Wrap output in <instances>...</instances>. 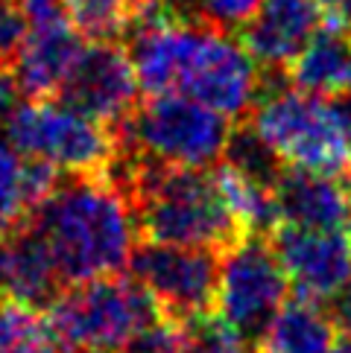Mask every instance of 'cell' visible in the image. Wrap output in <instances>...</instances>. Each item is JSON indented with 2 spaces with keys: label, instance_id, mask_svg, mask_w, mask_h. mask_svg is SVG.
<instances>
[{
  "label": "cell",
  "instance_id": "6da1fadb",
  "mask_svg": "<svg viewBox=\"0 0 351 353\" xmlns=\"http://www.w3.org/2000/svg\"><path fill=\"white\" fill-rule=\"evenodd\" d=\"M27 225L44 239L65 286L129 269L141 239L126 187L94 172L59 179Z\"/></svg>",
  "mask_w": 351,
  "mask_h": 353
},
{
  "label": "cell",
  "instance_id": "7a4b0ae2",
  "mask_svg": "<svg viewBox=\"0 0 351 353\" xmlns=\"http://www.w3.org/2000/svg\"><path fill=\"white\" fill-rule=\"evenodd\" d=\"M106 175L126 187L137 213V228L149 243L225 251L246 236L220 190L217 172L211 170L153 167L117 149Z\"/></svg>",
  "mask_w": 351,
  "mask_h": 353
},
{
  "label": "cell",
  "instance_id": "3957f363",
  "mask_svg": "<svg viewBox=\"0 0 351 353\" xmlns=\"http://www.w3.org/2000/svg\"><path fill=\"white\" fill-rule=\"evenodd\" d=\"M234 123L184 94L137 99L115 137L117 149L135 161L170 170H211L222 161Z\"/></svg>",
  "mask_w": 351,
  "mask_h": 353
},
{
  "label": "cell",
  "instance_id": "277c9868",
  "mask_svg": "<svg viewBox=\"0 0 351 353\" xmlns=\"http://www.w3.org/2000/svg\"><path fill=\"white\" fill-rule=\"evenodd\" d=\"M246 123L284 167L336 175L351 163V137L340 99H325L293 85H269Z\"/></svg>",
  "mask_w": 351,
  "mask_h": 353
},
{
  "label": "cell",
  "instance_id": "5b68a950",
  "mask_svg": "<svg viewBox=\"0 0 351 353\" xmlns=\"http://www.w3.org/2000/svg\"><path fill=\"white\" fill-rule=\"evenodd\" d=\"M164 321L155 298L123 274L70 283L47 310L50 333L65 347L120 353L137 333Z\"/></svg>",
  "mask_w": 351,
  "mask_h": 353
},
{
  "label": "cell",
  "instance_id": "8992f818",
  "mask_svg": "<svg viewBox=\"0 0 351 353\" xmlns=\"http://www.w3.org/2000/svg\"><path fill=\"white\" fill-rule=\"evenodd\" d=\"M3 129L18 152L65 172L106 175L117 158L115 132L59 99H27Z\"/></svg>",
  "mask_w": 351,
  "mask_h": 353
},
{
  "label": "cell",
  "instance_id": "52a82bcc",
  "mask_svg": "<svg viewBox=\"0 0 351 353\" xmlns=\"http://www.w3.org/2000/svg\"><path fill=\"white\" fill-rule=\"evenodd\" d=\"M290 295V281L269 234H246L222 251L217 310L220 319L258 345Z\"/></svg>",
  "mask_w": 351,
  "mask_h": 353
},
{
  "label": "cell",
  "instance_id": "ba28073f",
  "mask_svg": "<svg viewBox=\"0 0 351 353\" xmlns=\"http://www.w3.org/2000/svg\"><path fill=\"white\" fill-rule=\"evenodd\" d=\"M129 272L155 298L167 321L184 324L217 307L220 251L144 239L129 260Z\"/></svg>",
  "mask_w": 351,
  "mask_h": 353
},
{
  "label": "cell",
  "instance_id": "9c48e42d",
  "mask_svg": "<svg viewBox=\"0 0 351 353\" xmlns=\"http://www.w3.org/2000/svg\"><path fill=\"white\" fill-rule=\"evenodd\" d=\"M137 91L141 88L126 47L117 41H88L56 99L115 132L137 105Z\"/></svg>",
  "mask_w": 351,
  "mask_h": 353
},
{
  "label": "cell",
  "instance_id": "30bf717a",
  "mask_svg": "<svg viewBox=\"0 0 351 353\" xmlns=\"http://www.w3.org/2000/svg\"><path fill=\"white\" fill-rule=\"evenodd\" d=\"M269 239L298 298L325 304L351 277V231L278 225Z\"/></svg>",
  "mask_w": 351,
  "mask_h": 353
},
{
  "label": "cell",
  "instance_id": "8fae6325",
  "mask_svg": "<svg viewBox=\"0 0 351 353\" xmlns=\"http://www.w3.org/2000/svg\"><path fill=\"white\" fill-rule=\"evenodd\" d=\"M325 0H260V6L243 27V47L263 70L278 73L331 23Z\"/></svg>",
  "mask_w": 351,
  "mask_h": 353
},
{
  "label": "cell",
  "instance_id": "7c38bea8",
  "mask_svg": "<svg viewBox=\"0 0 351 353\" xmlns=\"http://www.w3.org/2000/svg\"><path fill=\"white\" fill-rule=\"evenodd\" d=\"M61 289L65 281L53 254L30 225L0 234V301L44 312L61 295Z\"/></svg>",
  "mask_w": 351,
  "mask_h": 353
},
{
  "label": "cell",
  "instance_id": "4fadbf2b",
  "mask_svg": "<svg viewBox=\"0 0 351 353\" xmlns=\"http://www.w3.org/2000/svg\"><path fill=\"white\" fill-rule=\"evenodd\" d=\"M88 39L73 23L27 30V39L15 59V79L30 99H56L61 85L79 61Z\"/></svg>",
  "mask_w": 351,
  "mask_h": 353
},
{
  "label": "cell",
  "instance_id": "5bb4252c",
  "mask_svg": "<svg viewBox=\"0 0 351 353\" xmlns=\"http://www.w3.org/2000/svg\"><path fill=\"white\" fill-rule=\"evenodd\" d=\"M278 225H298V228L322 231H351V201L343 181L325 172L284 167L278 184Z\"/></svg>",
  "mask_w": 351,
  "mask_h": 353
},
{
  "label": "cell",
  "instance_id": "9a60e30c",
  "mask_svg": "<svg viewBox=\"0 0 351 353\" xmlns=\"http://www.w3.org/2000/svg\"><path fill=\"white\" fill-rule=\"evenodd\" d=\"M284 73L287 82L298 91L325 99L351 97V32L331 21Z\"/></svg>",
  "mask_w": 351,
  "mask_h": 353
},
{
  "label": "cell",
  "instance_id": "2e32d148",
  "mask_svg": "<svg viewBox=\"0 0 351 353\" xmlns=\"http://www.w3.org/2000/svg\"><path fill=\"white\" fill-rule=\"evenodd\" d=\"M56 181V167L18 152L9 141H0V234L27 225Z\"/></svg>",
  "mask_w": 351,
  "mask_h": 353
},
{
  "label": "cell",
  "instance_id": "e0dca14e",
  "mask_svg": "<svg viewBox=\"0 0 351 353\" xmlns=\"http://www.w3.org/2000/svg\"><path fill=\"white\" fill-rule=\"evenodd\" d=\"M336 330L328 307L296 295L258 339V353H328L336 345Z\"/></svg>",
  "mask_w": 351,
  "mask_h": 353
},
{
  "label": "cell",
  "instance_id": "ac0fdd59",
  "mask_svg": "<svg viewBox=\"0 0 351 353\" xmlns=\"http://www.w3.org/2000/svg\"><path fill=\"white\" fill-rule=\"evenodd\" d=\"M217 172L220 190L229 201L234 219L240 222L243 234H272L278 228V199H275V187L263 184L258 179L231 170L229 163H222Z\"/></svg>",
  "mask_w": 351,
  "mask_h": 353
},
{
  "label": "cell",
  "instance_id": "d6986e66",
  "mask_svg": "<svg viewBox=\"0 0 351 353\" xmlns=\"http://www.w3.org/2000/svg\"><path fill=\"white\" fill-rule=\"evenodd\" d=\"M149 0H65L70 21L88 41H117Z\"/></svg>",
  "mask_w": 351,
  "mask_h": 353
},
{
  "label": "cell",
  "instance_id": "ffe728a7",
  "mask_svg": "<svg viewBox=\"0 0 351 353\" xmlns=\"http://www.w3.org/2000/svg\"><path fill=\"white\" fill-rule=\"evenodd\" d=\"M53 342L50 324L39 310L0 301V353H44Z\"/></svg>",
  "mask_w": 351,
  "mask_h": 353
},
{
  "label": "cell",
  "instance_id": "44dd1931",
  "mask_svg": "<svg viewBox=\"0 0 351 353\" xmlns=\"http://www.w3.org/2000/svg\"><path fill=\"white\" fill-rule=\"evenodd\" d=\"M179 353H258V345L208 312L179 324Z\"/></svg>",
  "mask_w": 351,
  "mask_h": 353
},
{
  "label": "cell",
  "instance_id": "7402d4cb",
  "mask_svg": "<svg viewBox=\"0 0 351 353\" xmlns=\"http://www.w3.org/2000/svg\"><path fill=\"white\" fill-rule=\"evenodd\" d=\"M258 6L260 0H182L184 18L202 21L222 32L243 30L246 21L258 12Z\"/></svg>",
  "mask_w": 351,
  "mask_h": 353
},
{
  "label": "cell",
  "instance_id": "603a6c76",
  "mask_svg": "<svg viewBox=\"0 0 351 353\" xmlns=\"http://www.w3.org/2000/svg\"><path fill=\"white\" fill-rule=\"evenodd\" d=\"M27 39V21L18 0H0V68H12Z\"/></svg>",
  "mask_w": 351,
  "mask_h": 353
},
{
  "label": "cell",
  "instance_id": "cb8c5ba5",
  "mask_svg": "<svg viewBox=\"0 0 351 353\" xmlns=\"http://www.w3.org/2000/svg\"><path fill=\"white\" fill-rule=\"evenodd\" d=\"M120 353H179V324L158 321L155 327L137 333Z\"/></svg>",
  "mask_w": 351,
  "mask_h": 353
},
{
  "label": "cell",
  "instance_id": "d4e9b609",
  "mask_svg": "<svg viewBox=\"0 0 351 353\" xmlns=\"http://www.w3.org/2000/svg\"><path fill=\"white\" fill-rule=\"evenodd\" d=\"M21 85L15 79L12 68H0V125H6L9 114L21 105Z\"/></svg>",
  "mask_w": 351,
  "mask_h": 353
},
{
  "label": "cell",
  "instance_id": "484cf974",
  "mask_svg": "<svg viewBox=\"0 0 351 353\" xmlns=\"http://www.w3.org/2000/svg\"><path fill=\"white\" fill-rule=\"evenodd\" d=\"M328 312L334 324L340 327L343 333H351V277L343 283V289L328 301Z\"/></svg>",
  "mask_w": 351,
  "mask_h": 353
},
{
  "label": "cell",
  "instance_id": "4316f807",
  "mask_svg": "<svg viewBox=\"0 0 351 353\" xmlns=\"http://www.w3.org/2000/svg\"><path fill=\"white\" fill-rule=\"evenodd\" d=\"M325 3H328L331 18L351 32V0H325Z\"/></svg>",
  "mask_w": 351,
  "mask_h": 353
},
{
  "label": "cell",
  "instance_id": "83f0119b",
  "mask_svg": "<svg viewBox=\"0 0 351 353\" xmlns=\"http://www.w3.org/2000/svg\"><path fill=\"white\" fill-rule=\"evenodd\" d=\"M328 353H351V333H345L343 339H336V345Z\"/></svg>",
  "mask_w": 351,
  "mask_h": 353
},
{
  "label": "cell",
  "instance_id": "f1b7e54d",
  "mask_svg": "<svg viewBox=\"0 0 351 353\" xmlns=\"http://www.w3.org/2000/svg\"><path fill=\"white\" fill-rule=\"evenodd\" d=\"M340 108H343V117H345V125H348V137H351V97L340 99Z\"/></svg>",
  "mask_w": 351,
  "mask_h": 353
},
{
  "label": "cell",
  "instance_id": "f546056e",
  "mask_svg": "<svg viewBox=\"0 0 351 353\" xmlns=\"http://www.w3.org/2000/svg\"><path fill=\"white\" fill-rule=\"evenodd\" d=\"M61 353H103V350H85V347H65L61 345Z\"/></svg>",
  "mask_w": 351,
  "mask_h": 353
}]
</instances>
